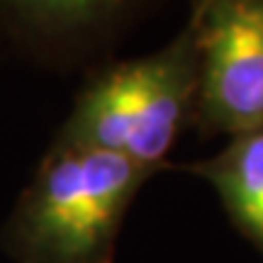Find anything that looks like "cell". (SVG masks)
Here are the masks:
<instances>
[{
    "label": "cell",
    "instance_id": "1",
    "mask_svg": "<svg viewBox=\"0 0 263 263\" xmlns=\"http://www.w3.org/2000/svg\"><path fill=\"white\" fill-rule=\"evenodd\" d=\"M154 173L107 151L49 146L0 246L15 263H115L127 210Z\"/></svg>",
    "mask_w": 263,
    "mask_h": 263
},
{
    "label": "cell",
    "instance_id": "2",
    "mask_svg": "<svg viewBox=\"0 0 263 263\" xmlns=\"http://www.w3.org/2000/svg\"><path fill=\"white\" fill-rule=\"evenodd\" d=\"M200 51L190 22L163 49L88 76L51 146L117 154L166 168V154L195 122Z\"/></svg>",
    "mask_w": 263,
    "mask_h": 263
},
{
    "label": "cell",
    "instance_id": "3",
    "mask_svg": "<svg viewBox=\"0 0 263 263\" xmlns=\"http://www.w3.org/2000/svg\"><path fill=\"white\" fill-rule=\"evenodd\" d=\"M188 22L200 51L197 134L263 132V0H202Z\"/></svg>",
    "mask_w": 263,
    "mask_h": 263
},
{
    "label": "cell",
    "instance_id": "4",
    "mask_svg": "<svg viewBox=\"0 0 263 263\" xmlns=\"http://www.w3.org/2000/svg\"><path fill=\"white\" fill-rule=\"evenodd\" d=\"M132 12L122 3H0V29L34 54L78 51Z\"/></svg>",
    "mask_w": 263,
    "mask_h": 263
},
{
    "label": "cell",
    "instance_id": "5",
    "mask_svg": "<svg viewBox=\"0 0 263 263\" xmlns=\"http://www.w3.org/2000/svg\"><path fill=\"white\" fill-rule=\"evenodd\" d=\"M166 168L207 180L232 227L263 254V132L234 137L210 159L178 166L168 163Z\"/></svg>",
    "mask_w": 263,
    "mask_h": 263
}]
</instances>
